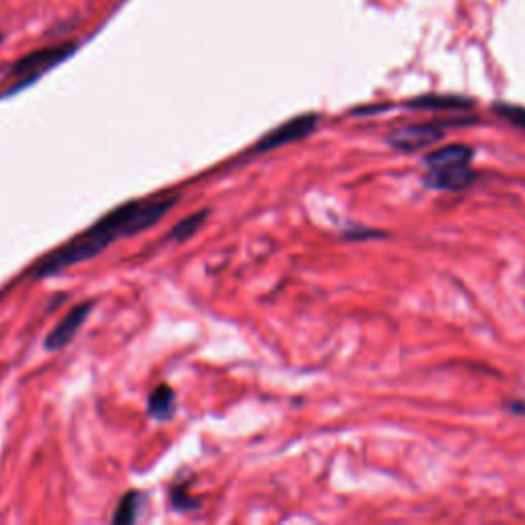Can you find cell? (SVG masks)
I'll return each mask as SVG.
<instances>
[{
  "label": "cell",
  "instance_id": "obj_7",
  "mask_svg": "<svg viewBox=\"0 0 525 525\" xmlns=\"http://www.w3.org/2000/svg\"><path fill=\"white\" fill-rule=\"evenodd\" d=\"M474 158V150L466 144H452L446 148L433 150L425 156L427 169H443V167H456V165H470Z\"/></svg>",
  "mask_w": 525,
  "mask_h": 525
},
{
  "label": "cell",
  "instance_id": "obj_5",
  "mask_svg": "<svg viewBox=\"0 0 525 525\" xmlns=\"http://www.w3.org/2000/svg\"><path fill=\"white\" fill-rule=\"evenodd\" d=\"M93 302H80L76 304L74 308H70L58 322L56 327L50 331V335L46 337V349L48 351H58V349H64L72 339L74 335L80 331V327L85 325L91 310H93Z\"/></svg>",
  "mask_w": 525,
  "mask_h": 525
},
{
  "label": "cell",
  "instance_id": "obj_14",
  "mask_svg": "<svg viewBox=\"0 0 525 525\" xmlns=\"http://www.w3.org/2000/svg\"><path fill=\"white\" fill-rule=\"evenodd\" d=\"M507 409L511 413H519V415H525V402H509Z\"/></svg>",
  "mask_w": 525,
  "mask_h": 525
},
{
  "label": "cell",
  "instance_id": "obj_15",
  "mask_svg": "<svg viewBox=\"0 0 525 525\" xmlns=\"http://www.w3.org/2000/svg\"><path fill=\"white\" fill-rule=\"evenodd\" d=\"M3 39H5V35H3V33H0V44H3Z\"/></svg>",
  "mask_w": 525,
  "mask_h": 525
},
{
  "label": "cell",
  "instance_id": "obj_13",
  "mask_svg": "<svg viewBox=\"0 0 525 525\" xmlns=\"http://www.w3.org/2000/svg\"><path fill=\"white\" fill-rule=\"evenodd\" d=\"M173 499H175V505H177V507H185V509H189V507H195V503H193L191 499H185V497H181V491H179V489H175V491H173Z\"/></svg>",
  "mask_w": 525,
  "mask_h": 525
},
{
  "label": "cell",
  "instance_id": "obj_12",
  "mask_svg": "<svg viewBox=\"0 0 525 525\" xmlns=\"http://www.w3.org/2000/svg\"><path fill=\"white\" fill-rule=\"evenodd\" d=\"M495 111H497L503 119L511 121L513 126L525 130V107L509 105V103H497V105H495Z\"/></svg>",
  "mask_w": 525,
  "mask_h": 525
},
{
  "label": "cell",
  "instance_id": "obj_11",
  "mask_svg": "<svg viewBox=\"0 0 525 525\" xmlns=\"http://www.w3.org/2000/svg\"><path fill=\"white\" fill-rule=\"evenodd\" d=\"M208 214H210L208 210H199V212L183 218V220L173 228V234H171V236H173L177 242H183V240L191 238V236L199 230V226L206 222Z\"/></svg>",
  "mask_w": 525,
  "mask_h": 525
},
{
  "label": "cell",
  "instance_id": "obj_9",
  "mask_svg": "<svg viewBox=\"0 0 525 525\" xmlns=\"http://www.w3.org/2000/svg\"><path fill=\"white\" fill-rule=\"evenodd\" d=\"M413 109H470L474 101L456 95H425L407 103Z\"/></svg>",
  "mask_w": 525,
  "mask_h": 525
},
{
  "label": "cell",
  "instance_id": "obj_8",
  "mask_svg": "<svg viewBox=\"0 0 525 525\" xmlns=\"http://www.w3.org/2000/svg\"><path fill=\"white\" fill-rule=\"evenodd\" d=\"M175 390L167 384H160L150 392L148 398V415L156 421H167L175 415Z\"/></svg>",
  "mask_w": 525,
  "mask_h": 525
},
{
  "label": "cell",
  "instance_id": "obj_2",
  "mask_svg": "<svg viewBox=\"0 0 525 525\" xmlns=\"http://www.w3.org/2000/svg\"><path fill=\"white\" fill-rule=\"evenodd\" d=\"M76 50H78V46L74 42H64V44H58V46L39 48V50H33L29 54H25L9 70L11 78H15V85L5 95L17 93L19 89L31 85L33 80H37L39 76L46 74L54 66L62 64L64 60H68Z\"/></svg>",
  "mask_w": 525,
  "mask_h": 525
},
{
  "label": "cell",
  "instance_id": "obj_10",
  "mask_svg": "<svg viewBox=\"0 0 525 525\" xmlns=\"http://www.w3.org/2000/svg\"><path fill=\"white\" fill-rule=\"evenodd\" d=\"M138 503H140V495H138L136 491H130L128 495L121 497L119 503H117V507H115V513H113V523L126 525V523L136 521Z\"/></svg>",
  "mask_w": 525,
  "mask_h": 525
},
{
  "label": "cell",
  "instance_id": "obj_3",
  "mask_svg": "<svg viewBox=\"0 0 525 525\" xmlns=\"http://www.w3.org/2000/svg\"><path fill=\"white\" fill-rule=\"evenodd\" d=\"M318 126V115L316 113H306V115H298L290 121H286V124L277 126L275 130H271L269 134H265L255 146H253V152L261 154V152H269V150H275L279 146H286L290 142H296V140H302L306 136H310Z\"/></svg>",
  "mask_w": 525,
  "mask_h": 525
},
{
  "label": "cell",
  "instance_id": "obj_1",
  "mask_svg": "<svg viewBox=\"0 0 525 525\" xmlns=\"http://www.w3.org/2000/svg\"><path fill=\"white\" fill-rule=\"evenodd\" d=\"M177 204L175 195L167 197H156L148 201H130V204L119 206L105 214L101 220H97L89 230H85L80 236H76L68 245L54 251L46 259L39 261L33 269V275L37 279H44L50 275H56L72 265L83 263L87 259L97 257L103 253L113 240L121 236H132L138 234L158 220H163L165 214Z\"/></svg>",
  "mask_w": 525,
  "mask_h": 525
},
{
  "label": "cell",
  "instance_id": "obj_6",
  "mask_svg": "<svg viewBox=\"0 0 525 525\" xmlns=\"http://www.w3.org/2000/svg\"><path fill=\"white\" fill-rule=\"evenodd\" d=\"M476 181V173L470 165H456L443 169H429L423 183L437 191H460Z\"/></svg>",
  "mask_w": 525,
  "mask_h": 525
},
{
  "label": "cell",
  "instance_id": "obj_4",
  "mask_svg": "<svg viewBox=\"0 0 525 525\" xmlns=\"http://www.w3.org/2000/svg\"><path fill=\"white\" fill-rule=\"evenodd\" d=\"M446 136V124H413L405 128H396L388 134V144L400 152H417L429 148Z\"/></svg>",
  "mask_w": 525,
  "mask_h": 525
}]
</instances>
